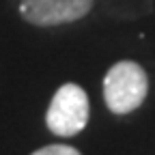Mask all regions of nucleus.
<instances>
[{"label": "nucleus", "instance_id": "4", "mask_svg": "<svg viewBox=\"0 0 155 155\" xmlns=\"http://www.w3.org/2000/svg\"><path fill=\"white\" fill-rule=\"evenodd\" d=\"M32 155H82V153L73 147H67V144H50V147L35 151Z\"/></svg>", "mask_w": 155, "mask_h": 155}, {"label": "nucleus", "instance_id": "2", "mask_svg": "<svg viewBox=\"0 0 155 155\" xmlns=\"http://www.w3.org/2000/svg\"><path fill=\"white\" fill-rule=\"evenodd\" d=\"M45 123L52 134L61 138H71L80 134L88 123V95L73 82L63 84L52 97Z\"/></svg>", "mask_w": 155, "mask_h": 155}, {"label": "nucleus", "instance_id": "3", "mask_svg": "<svg viewBox=\"0 0 155 155\" xmlns=\"http://www.w3.org/2000/svg\"><path fill=\"white\" fill-rule=\"evenodd\" d=\"M93 0H19V13L35 26H58L82 19Z\"/></svg>", "mask_w": 155, "mask_h": 155}, {"label": "nucleus", "instance_id": "1", "mask_svg": "<svg viewBox=\"0 0 155 155\" xmlns=\"http://www.w3.org/2000/svg\"><path fill=\"white\" fill-rule=\"evenodd\" d=\"M149 93V78L134 61H119L104 78V99L110 112L129 114L140 108Z\"/></svg>", "mask_w": 155, "mask_h": 155}]
</instances>
